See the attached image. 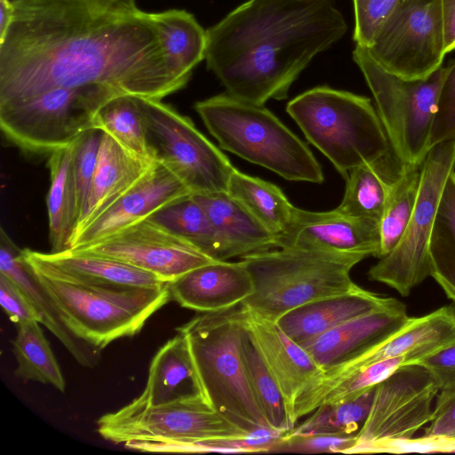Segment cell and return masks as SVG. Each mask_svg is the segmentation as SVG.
I'll return each mask as SVG.
<instances>
[{
  "mask_svg": "<svg viewBox=\"0 0 455 455\" xmlns=\"http://www.w3.org/2000/svg\"><path fill=\"white\" fill-rule=\"evenodd\" d=\"M12 3L0 40V105L86 85L163 100L186 85L168 65L153 12L135 0Z\"/></svg>",
  "mask_w": 455,
  "mask_h": 455,
  "instance_id": "obj_1",
  "label": "cell"
},
{
  "mask_svg": "<svg viewBox=\"0 0 455 455\" xmlns=\"http://www.w3.org/2000/svg\"><path fill=\"white\" fill-rule=\"evenodd\" d=\"M347 25L335 0H248L206 30V66L231 97L284 100L318 53Z\"/></svg>",
  "mask_w": 455,
  "mask_h": 455,
  "instance_id": "obj_2",
  "label": "cell"
},
{
  "mask_svg": "<svg viewBox=\"0 0 455 455\" xmlns=\"http://www.w3.org/2000/svg\"><path fill=\"white\" fill-rule=\"evenodd\" d=\"M243 318L240 304L201 313L176 331L187 340L198 392L216 411L250 434L272 428L247 380L240 345Z\"/></svg>",
  "mask_w": 455,
  "mask_h": 455,
  "instance_id": "obj_3",
  "label": "cell"
},
{
  "mask_svg": "<svg viewBox=\"0 0 455 455\" xmlns=\"http://www.w3.org/2000/svg\"><path fill=\"white\" fill-rule=\"evenodd\" d=\"M195 109L220 148L288 180L323 182L309 148L263 106L224 93L196 102Z\"/></svg>",
  "mask_w": 455,
  "mask_h": 455,
  "instance_id": "obj_4",
  "label": "cell"
},
{
  "mask_svg": "<svg viewBox=\"0 0 455 455\" xmlns=\"http://www.w3.org/2000/svg\"><path fill=\"white\" fill-rule=\"evenodd\" d=\"M365 258L359 253L283 248L247 255L242 260L251 274L254 291L241 305L276 322L299 306L356 288L350 272Z\"/></svg>",
  "mask_w": 455,
  "mask_h": 455,
  "instance_id": "obj_5",
  "label": "cell"
},
{
  "mask_svg": "<svg viewBox=\"0 0 455 455\" xmlns=\"http://www.w3.org/2000/svg\"><path fill=\"white\" fill-rule=\"evenodd\" d=\"M286 111L345 180L352 169L374 162L391 149L367 97L318 86L289 101Z\"/></svg>",
  "mask_w": 455,
  "mask_h": 455,
  "instance_id": "obj_6",
  "label": "cell"
},
{
  "mask_svg": "<svg viewBox=\"0 0 455 455\" xmlns=\"http://www.w3.org/2000/svg\"><path fill=\"white\" fill-rule=\"evenodd\" d=\"M34 272L68 330L99 350L117 339L138 334L146 322L172 299L168 284L144 288Z\"/></svg>",
  "mask_w": 455,
  "mask_h": 455,
  "instance_id": "obj_7",
  "label": "cell"
},
{
  "mask_svg": "<svg viewBox=\"0 0 455 455\" xmlns=\"http://www.w3.org/2000/svg\"><path fill=\"white\" fill-rule=\"evenodd\" d=\"M97 430L107 441L147 452H184L196 443L249 435L216 411L200 393L159 404L132 401L101 416Z\"/></svg>",
  "mask_w": 455,
  "mask_h": 455,
  "instance_id": "obj_8",
  "label": "cell"
},
{
  "mask_svg": "<svg viewBox=\"0 0 455 455\" xmlns=\"http://www.w3.org/2000/svg\"><path fill=\"white\" fill-rule=\"evenodd\" d=\"M120 95L100 85L58 87L28 99L0 105V127L21 150L46 154L70 147L94 129L97 111Z\"/></svg>",
  "mask_w": 455,
  "mask_h": 455,
  "instance_id": "obj_9",
  "label": "cell"
},
{
  "mask_svg": "<svg viewBox=\"0 0 455 455\" xmlns=\"http://www.w3.org/2000/svg\"><path fill=\"white\" fill-rule=\"evenodd\" d=\"M353 60L373 95L394 153L403 163L423 162L430 149L432 124L446 67L425 78L408 79L386 70L359 45L353 51Z\"/></svg>",
  "mask_w": 455,
  "mask_h": 455,
  "instance_id": "obj_10",
  "label": "cell"
},
{
  "mask_svg": "<svg viewBox=\"0 0 455 455\" xmlns=\"http://www.w3.org/2000/svg\"><path fill=\"white\" fill-rule=\"evenodd\" d=\"M153 159L172 172L193 195L228 192L235 167L187 116L162 100L137 97Z\"/></svg>",
  "mask_w": 455,
  "mask_h": 455,
  "instance_id": "obj_11",
  "label": "cell"
},
{
  "mask_svg": "<svg viewBox=\"0 0 455 455\" xmlns=\"http://www.w3.org/2000/svg\"><path fill=\"white\" fill-rule=\"evenodd\" d=\"M453 171L455 140L436 144L428 150L406 229L395 248L370 268L369 279L387 284L406 297L430 276L429 240L443 188Z\"/></svg>",
  "mask_w": 455,
  "mask_h": 455,
  "instance_id": "obj_12",
  "label": "cell"
},
{
  "mask_svg": "<svg viewBox=\"0 0 455 455\" xmlns=\"http://www.w3.org/2000/svg\"><path fill=\"white\" fill-rule=\"evenodd\" d=\"M437 393L426 368L401 365L376 386L369 414L346 453H373L387 443L412 438L430 421Z\"/></svg>",
  "mask_w": 455,
  "mask_h": 455,
  "instance_id": "obj_13",
  "label": "cell"
},
{
  "mask_svg": "<svg viewBox=\"0 0 455 455\" xmlns=\"http://www.w3.org/2000/svg\"><path fill=\"white\" fill-rule=\"evenodd\" d=\"M366 50L382 68L403 78L432 75L443 66L446 55L440 0L404 2Z\"/></svg>",
  "mask_w": 455,
  "mask_h": 455,
  "instance_id": "obj_14",
  "label": "cell"
},
{
  "mask_svg": "<svg viewBox=\"0 0 455 455\" xmlns=\"http://www.w3.org/2000/svg\"><path fill=\"white\" fill-rule=\"evenodd\" d=\"M68 251L110 258L152 273L166 283L215 261L150 217Z\"/></svg>",
  "mask_w": 455,
  "mask_h": 455,
  "instance_id": "obj_15",
  "label": "cell"
},
{
  "mask_svg": "<svg viewBox=\"0 0 455 455\" xmlns=\"http://www.w3.org/2000/svg\"><path fill=\"white\" fill-rule=\"evenodd\" d=\"M455 343V307L444 306L409 322L386 341L367 353L323 374L296 399L300 405L355 371L388 358L403 357L415 363L423 357Z\"/></svg>",
  "mask_w": 455,
  "mask_h": 455,
  "instance_id": "obj_16",
  "label": "cell"
},
{
  "mask_svg": "<svg viewBox=\"0 0 455 455\" xmlns=\"http://www.w3.org/2000/svg\"><path fill=\"white\" fill-rule=\"evenodd\" d=\"M276 247L331 253H359L379 258V223L337 210L317 212L294 207Z\"/></svg>",
  "mask_w": 455,
  "mask_h": 455,
  "instance_id": "obj_17",
  "label": "cell"
},
{
  "mask_svg": "<svg viewBox=\"0 0 455 455\" xmlns=\"http://www.w3.org/2000/svg\"><path fill=\"white\" fill-rule=\"evenodd\" d=\"M190 194L188 187L172 172L156 162L133 188L75 234L69 250L105 238Z\"/></svg>",
  "mask_w": 455,
  "mask_h": 455,
  "instance_id": "obj_18",
  "label": "cell"
},
{
  "mask_svg": "<svg viewBox=\"0 0 455 455\" xmlns=\"http://www.w3.org/2000/svg\"><path fill=\"white\" fill-rule=\"evenodd\" d=\"M406 306L391 305L349 320L322 334L303 347L323 371L349 362L378 347L410 320Z\"/></svg>",
  "mask_w": 455,
  "mask_h": 455,
  "instance_id": "obj_19",
  "label": "cell"
},
{
  "mask_svg": "<svg viewBox=\"0 0 455 455\" xmlns=\"http://www.w3.org/2000/svg\"><path fill=\"white\" fill-rule=\"evenodd\" d=\"M243 308L244 323L279 385L295 426L293 408L296 399L323 371L306 348L287 336L276 322Z\"/></svg>",
  "mask_w": 455,
  "mask_h": 455,
  "instance_id": "obj_20",
  "label": "cell"
},
{
  "mask_svg": "<svg viewBox=\"0 0 455 455\" xmlns=\"http://www.w3.org/2000/svg\"><path fill=\"white\" fill-rule=\"evenodd\" d=\"M168 288L180 307L207 313L240 305L253 293L254 284L243 260H215L169 282Z\"/></svg>",
  "mask_w": 455,
  "mask_h": 455,
  "instance_id": "obj_21",
  "label": "cell"
},
{
  "mask_svg": "<svg viewBox=\"0 0 455 455\" xmlns=\"http://www.w3.org/2000/svg\"><path fill=\"white\" fill-rule=\"evenodd\" d=\"M395 300L357 286L293 308L276 323L287 336L303 347L337 326L387 307Z\"/></svg>",
  "mask_w": 455,
  "mask_h": 455,
  "instance_id": "obj_22",
  "label": "cell"
},
{
  "mask_svg": "<svg viewBox=\"0 0 455 455\" xmlns=\"http://www.w3.org/2000/svg\"><path fill=\"white\" fill-rule=\"evenodd\" d=\"M0 273L12 279L35 308L39 323L64 345L77 363L92 367L100 360V350L76 337L63 323L55 304L38 281L20 249L3 228L0 232Z\"/></svg>",
  "mask_w": 455,
  "mask_h": 455,
  "instance_id": "obj_23",
  "label": "cell"
},
{
  "mask_svg": "<svg viewBox=\"0 0 455 455\" xmlns=\"http://www.w3.org/2000/svg\"><path fill=\"white\" fill-rule=\"evenodd\" d=\"M23 254L34 270L49 276L144 288L168 284L152 273L107 257L71 251L44 253L28 248Z\"/></svg>",
  "mask_w": 455,
  "mask_h": 455,
  "instance_id": "obj_24",
  "label": "cell"
},
{
  "mask_svg": "<svg viewBox=\"0 0 455 455\" xmlns=\"http://www.w3.org/2000/svg\"><path fill=\"white\" fill-rule=\"evenodd\" d=\"M193 195V194H192ZM215 233L220 260L276 248V237L228 192L193 195Z\"/></svg>",
  "mask_w": 455,
  "mask_h": 455,
  "instance_id": "obj_25",
  "label": "cell"
},
{
  "mask_svg": "<svg viewBox=\"0 0 455 455\" xmlns=\"http://www.w3.org/2000/svg\"><path fill=\"white\" fill-rule=\"evenodd\" d=\"M156 163L132 154L110 135L102 132L86 210L75 234L133 188Z\"/></svg>",
  "mask_w": 455,
  "mask_h": 455,
  "instance_id": "obj_26",
  "label": "cell"
},
{
  "mask_svg": "<svg viewBox=\"0 0 455 455\" xmlns=\"http://www.w3.org/2000/svg\"><path fill=\"white\" fill-rule=\"evenodd\" d=\"M403 164L391 148L378 160L352 169L346 179L342 201L335 210L379 223L391 183Z\"/></svg>",
  "mask_w": 455,
  "mask_h": 455,
  "instance_id": "obj_27",
  "label": "cell"
},
{
  "mask_svg": "<svg viewBox=\"0 0 455 455\" xmlns=\"http://www.w3.org/2000/svg\"><path fill=\"white\" fill-rule=\"evenodd\" d=\"M51 185L47 195L51 252L69 250L80 220L76 185L72 165L71 147L50 153Z\"/></svg>",
  "mask_w": 455,
  "mask_h": 455,
  "instance_id": "obj_28",
  "label": "cell"
},
{
  "mask_svg": "<svg viewBox=\"0 0 455 455\" xmlns=\"http://www.w3.org/2000/svg\"><path fill=\"white\" fill-rule=\"evenodd\" d=\"M192 393H199L194 367L187 340L177 332L153 357L145 388L132 401L159 404Z\"/></svg>",
  "mask_w": 455,
  "mask_h": 455,
  "instance_id": "obj_29",
  "label": "cell"
},
{
  "mask_svg": "<svg viewBox=\"0 0 455 455\" xmlns=\"http://www.w3.org/2000/svg\"><path fill=\"white\" fill-rule=\"evenodd\" d=\"M168 65L185 84L205 59L207 35L193 14L180 9L153 12Z\"/></svg>",
  "mask_w": 455,
  "mask_h": 455,
  "instance_id": "obj_30",
  "label": "cell"
},
{
  "mask_svg": "<svg viewBox=\"0 0 455 455\" xmlns=\"http://www.w3.org/2000/svg\"><path fill=\"white\" fill-rule=\"evenodd\" d=\"M240 345L251 394L269 427L282 434L291 430L295 426L291 419L285 399L243 318Z\"/></svg>",
  "mask_w": 455,
  "mask_h": 455,
  "instance_id": "obj_31",
  "label": "cell"
},
{
  "mask_svg": "<svg viewBox=\"0 0 455 455\" xmlns=\"http://www.w3.org/2000/svg\"><path fill=\"white\" fill-rule=\"evenodd\" d=\"M228 193L277 237L289 226L294 207L276 185L234 169Z\"/></svg>",
  "mask_w": 455,
  "mask_h": 455,
  "instance_id": "obj_32",
  "label": "cell"
},
{
  "mask_svg": "<svg viewBox=\"0 0 455 455\" xmlns=\"http://www.w3.org/2000/svg\"><path fill=\"white\" fill-rule=\"evenodd\" d=\"M430 276L455 302V171L440 198L428 245Z\"/></svg>",
  "mask_w": 455,
  "mask_h": 455,
  "instance_id": "obj_33",
  "label": "cell"
},
{
  "mask_svg": "<svg viewBox=\"0 0 455 455\" xmlns=\"http://www.w3.org/2000/svg\"><path fill=\"white\" fill-rule=\"evenodd\" d=\"M12 345L17 361V377L49 384L60 392L65 391L63 374L38 321L18 324L17 335Z\"/></svg>",
  "mask_w": 455,
  "mask_h": 455,
  "instance_id": "obj_34",
  "label": "cell"
},
{
  "mask_svg": "<svg viewBox=\"0 0 455 455\" xmlns=\"http://www.w3.org/2000/svg\"><path fill=\"white\" fill-rule=\"evenodd\" d=\"M422 164L404 163L391 183L379 221V258L395 248L406 229L419 190Z\"/></svg>",
  "mask_w": 455,
  "mask_h": 455,
  "instance_id": "obj_35",
  "label": "cell"
},
{
  "mask_svg": "<svg viewBox=\"0 0 455 455\" xmlns=\"http://www.w3.org/2000/svg\"><path fill=\"white\" fill-rule=\"evenodd\" d=\"M93 127L110 135L132 154L155 161L147 143L137 96L120 94L111 98L97 111Z\"/></svg>",
  "mask_w": 455,
  "mask_h": 455,
  "instance_id": "obj_36",
  "label": "cell"
},
{
  "mask_svg": "<svg viewBox=\"0 0 455 455\" xmlns=\"http://www.w3.org/2000/svg\"><path fill=\"white\" fill-rule=\"evenodd\" d=\"M376 386L353 400L320 405L303 423L283 435L299 437L353 434L360 426L362 427L369 414Z\"/></svg>",
  "mask_w": 455,
  "mask_h": 455,
  "instance_id": "obj_37",
  "label": "cell"
},
{
  "mask_svg": "<svg viewBox=\"0 0 455 455\" xmlns=\"http://www.w3.org/2000/svg\"><path fill=\"white\" fill-rule=\"evenodd\" d=\"M150 218L212 259L220 260L219 243L212 224L192 194L162 208Z\"/></svg>",
  "mask_w": 455,
  "mask_h": 455,
  "instance_id": "obj_38",
  "label": "cell"
},
{
  "mask_svg": "<svg viewBox=\"0 0 455 455\" xmlns=\"http://www.w3.org/2000/svg\"><path fill=\"white\" fill-rule=\"evenodd\" d=\"M405 363L403 357L388 358L362 368L337 384L323 391L294 409L293 420L310 414L317 407L326 403H339L353 400L378 385L398 367Z\"/></svg>",
  "mask_w": 455,
  "mask_h": 455,
  "instance_id": "obj_39",
  "label": "cell"
},
{
  "mask_svg": "<svg viewBox=\"0 0 455 455\" xmlns=\"http://www.w3.org/2000/svg\"><path fill=\"white\" fill-rule=\"evenodd\" d=\"M101 136V131L91 129L83 133L70 146L73 172L80 210L79 223L86 210L91 186L96 169Z\"/></svg>",
  "mask_w": 455,
  "mask_h": 455,
  "instance_id": "obj_40",
  "label": "cell"
},
{
  "mask_svg": "<svg viewBox=\"0 0 455 455\" xmlns=\"http://www.w3.org/2000/svg\"><path fill=\"white\" fill-rule=\"evenodd\" d=\"M407 0H353L355 45L369 48L387 20Z\"/></svg>",
  "mask_w": 455,
  "mask_h": 455,
  "instance_id": "obj_41",
  "label": "cell"
},
{
  "mask_svg": "<svg viewBox=\"0 0 455 455\" xmlns=\"http://www.w3.org/2000/svg\"><path fill=\"white\" fill-rule=\"evenodd\" d=\"M455 140V60L446 66L429 138V148Z\"/></svg>",
  "mask_w": 455,
  "mask_h": 455,
  "instance_id": "obj_42",
  "label": "cell"
},
{
  "mask_svg": "<svg viewBox=\"0 0 455 455\" xmlns=\"http://www.w3.org/2000/svg\"><path fill=\"white\" fill-rule=\"evenodd\" d=\"M415 363L426 368L434 378L439 392L436 400L455 393V343L436 350Z\"/></svg>",
  "mask_w": 455,
  "mask_h": 455,
  "instance_id": "obj_43",
  "label": "cell"
},
{
  "mask_svg": "<svg viewBox=\"0 0 455 455\" xmlns=\"http://www.w3.org/2000/svg\"><path fill=\"white\" fill-rule=\"evenodd\" d=\"M355 443V435L281 436L275 451L346 453ZM273 450V451H274Z\"/></svg>",
  "mask_w": 455,
  "mask_h": 455,
  "instance_id": "obj_44",
  "label": "cell"
},
{
  "mask_svg": "<svg viewBox=\"0 0 455 455\" xmlns=\"http://www.w3.org/2000/svg\"><path fill=\"white\" fill-rule=\"evenodd\" d=\"M0 303L9 319L17 324L38 321L32 304L20 288L8 276L0 273Z\"/></svg>",
  "mask_w": 455,
  "mask_h": 455,
  "instance_id": "obj_45",
  "label": "cell"
},
{
  "mask_svg": "<svg viewBox=\"0 0 455 455\" xmlns=\"http://www.w3.org/2000/svg\"><path fill=\"white\" fill-rule=\"evenodd\" d=\"M424 436L455 438V393L436 400Z\"/></svg>",
  "mask_w": 455,
  "mask_h": 455,
  "instance_id": "obj_46",
  "label": "cell"
},
{
  "mask_svg": "<svg viewBox=\"0 0 455 455\" xmlns=\"http://www.w3.org/2000/svg\"><path fill=\"white\" fill-rule=\"evenodd\" d=\"M445 54L455 50V0H440Z\"/></svg>",
  "mask_w": 455,
  "mask_h": 455,
  "instance_id": "obj_47",
  "label": "cell"
},
{
  "mask_svg": "<svg viewBox=\"0 0 455 455\" xmlns=\"http://www.w3.org/2000/svg\"><path fill=\"white\" fill-rule=\"evenodd\" d=\"M14 12L12 0H0V40L11 25Z\"/></svg>",
  "mask_w": 455,
  "mask_h": 455,
  "instance_id": "obj_48",
  "label": "cell"
}]
</instances>
